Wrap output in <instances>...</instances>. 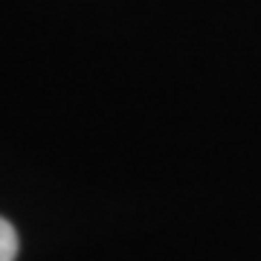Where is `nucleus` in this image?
Wrapping results in <instances>:
<instances>
[{"instance_id":"nucleus-1","label":"nucleus","mask_w":261,"mask_h":261,"mask_svg":"<svg viewBox=\"0 0 261 261\" xmlns=\"http://www.w3.org/2000/svg\"><path fill=\"white\" fill-rule=\"evenodd\" d=\"M15 255H18V232L6 218H0V261H15Z\"/></svg>"}]
</instances>
